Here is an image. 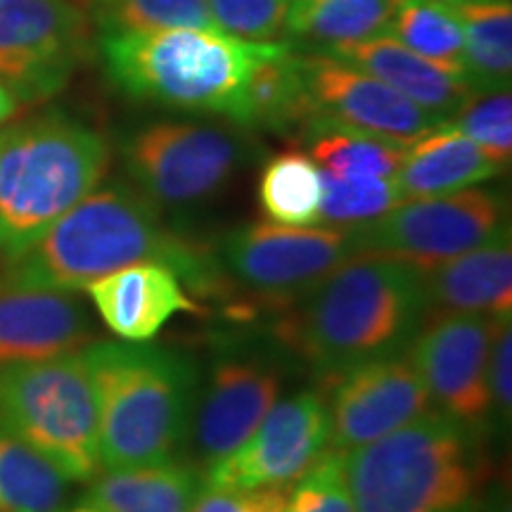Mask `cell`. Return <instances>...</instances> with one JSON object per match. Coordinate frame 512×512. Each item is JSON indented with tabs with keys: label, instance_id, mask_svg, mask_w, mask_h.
Wrapping results in <instances>:
<instances>
[{
	"label": "cell",
	"instance_id": "obj_17",
	"mask_svg": "<svg viewBox=\"0 0 512 512\" xmlns=\"http://www.w3.org/2000/svg\"><path fill=\"white\" fill-rule=\"evenodd\" d=\"M93 339V320L74 292L22 287L0 273V368L72 354Z\"/></svg>",
	"mask_w": 512,
	"mask_h": 512
},
{
	"label": "cell",
	"instance_id": "obj_15",
	"mask_svg": "<svg viewBox=\"0 0 512 512\" xmlns=\"http://www.w3.org/2000/svg\"><path fill=\"white\" fill-rule=\"evenodd\" d=\"M328 380L330 448L335 451L370 444L432 411L430 392L408 354L361 363Z\"/></svg>",
	"mask_w": 512,
	"mask_h": 512
},
{
	"label": "cell",
	"instance_id": "obj_2",
	"mask_svg": "<svg viewBox=\"0 0 512 512\" xmlns=\"http://www.w3.org/2000/svg\"><path fill=\"white\" fill-rule=\"evenodd\" d=\"M425 320V275L401 261L356 256L292 304L275 337L328 380L399 354Z\"/></svg>",
	"mask_w": 512,
	"mask_h": 512
},
{
	"label": "cell",
	"instance_id": "obj_36",
	"mask_svg": "<svg viewBox=\"0 0 512 512\" xmlns=\"http://www.w3.org/2000/svg\"><path fill=\"white\" fill-rule=\"evenodd\" d=\"M489 392L491 415L496 425L510 427L512 415V323L503 318L498 323L489 358Z\"/></svg>",
	"mask_w": 512,
	"mask_h": 512
},
{
	"label": "cell",
	"instance_id": "obj_28",
	"mask_svg": "<svg viewBox=\"0 0 512 512\" xmlns=\"http://www.w3.org/2000/svg\"><path fill=\"white\" fill-rule=\"evenodd\" d=\"M389 36L463 79V27L456 5L441 0H394Z\"/></svg>",
	"mask_w": 512,
	"mask_h": 512
},
{
	"label": "cell",
	"instance_id": "obj_20",
	"mask_svg": "<svg viewBox=\"0 0 512 512\" xmlns=\"http://www.w3.org/2000/svg\"><path fill=\"white\" fill-rule=\"evenodd\" d=\"M320 53H328L373 74L375 79L387 83L403 98L430 112L441 124L456 117V112L472 95V88L460 76L413 53L389 34L370 38V41L349 43V46L325 48Z\"/></svg>",
	"mask_w": 512,
	"mask_h": 512
},
{
	"label": "cell",
	"instance_id": "obj_12",
	"mask_svg": "<svg viewBox=\"0 0 512 512\" xmlns=\"http://www.w3.org/2000/svg\"><path fill=\"white\" fill-rule=\"evenodd\" d=\"M501 320L475 313L432 316L408 354L432 403L479 437L494 422L489 358Z\"/></svg>",
	"mask_w": 512,
	"mask_h": 512
},
{
	"label": "cell",
	"instance_id": "obj_16",
	"mask_svg": "<svg viewBox=\"0 0 512 512\" xmlns=\"http://www.w3.org/2000/svg\"><path fill=\"white\" fill-rule=\"evenodd\" d=\"M302 64L313 117H325L403 147L441 124L430 112L354 64L320 50L302 53Z\"/></svg>",
	"mask_w": 512,
	"mask_h": 512
},
{
	"label": "cell",
	"instance_id": "obj_8",
	"mask_svg": "<svg viewBox=\"0 0 512 512\" xmlns=\"http://www.w3.org/2000/svg\"><path fill=\"white\" fill-rule=\"evenodd\" d=\"M356 256L354 226L259 221L230 230L214 259L228 290L238 287L256 304L290 309Z\"/></svg>",
	"mask_w": 512,
	"mask_h": 512
},
{
	"label": "cell",
	"instance_id": "obj_19",
	"mask_svg": "<svg viewBox=\"0 0 512 512\" xmlns=\"http://www.w3.org/2000/svg\"><path fill=\"white\" fill-rule=\"evenodd\" d=\"M427 316L475 313L512 316V242L510 228L470 252L425 273Z\"/></svg>",
	"mask_w": 512,
	"mask_h": 512
},
{
	"label": "cell",
	"instance_id": "obj_5",
	"mask_svg": "<svg viewBox=\"0 0 512 512\" xmlns=\"http://www.w3.org/2000/svg\"><path fill=\"white\" fill-rule=\"evenodd\" d=\"M482 437L441 411L344 453L356 512H475Z\"/></svg>",
	"mask_w": 512,
	"mask_h": 512
},
{
	"label": "cell",
	"instance_id": "obj_9",
	"mask_svg": "<svg viewBox=\"0 0 512 512\" xmlns=\"http://www.w3.org/2000/svg\"><path fill=\"white\" fill-rule=\"evenodd\" d=\"M252 147L235 128L195 119H159L121 143V162L140 195L157 209L211 200L245 166Z\"/></svg>",
	"mask_w": 512,
	"mask_h": 512
},
{
	"label": "cell",
	"instance_id": "obj_18",
	"mask_svg": "<svg viewBox=\"0 0 512 512\" xmlns=\"http://www.w3.org/2000/svg\"><path fill=\"white\" fill-rule=\"evenodd\" d=\"M88 294L107 328L124 342H147L176 313H204L178 273L155 261L105 275L88 285Z\"/></svg>",
	"mask_w": 512,
	"mask_h": 512
},
{
	"label": "cell",
	"instance_id": "obj_33",
	"mask_svg": "<svg viewBox=\"0 0 512 512\" xmlns=\"http://www.w3.org/2000/svg\"><path fill=\"white\" fill-rule=\"evenodd\" d=\"M283 512H356L344 453L328 448L302 477L294 479Z\"/></svg>",
	"mask_w": 512,
	"mask_h": 512
},
{
	"label": "cell",
	"instance_id": "obj_37",
	"mask_svg": "<svg viewBox=\"0 0 512 512\" xmlns=\"http://www.w3.org/2000/svg\"><path fill=\"white\" fill-rule=\"evenodd\" d=\"M17 107H19V100L15 98V93H12L10 88L0 81V124H3V121H8L12 114L17 112Z\"/></svg>",
	"mask_w": 512,
	"mask_h": 512
},
{
	"label": "cell",
	"instance_id": "obj_14",
	"mask_svg": "<svg viewBox=\"0 0 512 512\" xmlns=\"http://www.w3.org/2000/svg\"><path fill=\"white\" fill-rule=\"evenodd\" d=\"M330 448L328 401L302 392L275 403L261 425L230 456L207 470V486L230 491L292 484Z\"/></svg>",
	"mask_w": 512,
	"mask_h": 512
},
{
	"label": "cell",
	"instance_id": "obj_11",
	"mask_svg": "<svg viewBox=\"0 0 512 512\" xmlns=\"http://www.w3.org/2000/svg\"><path fill=\"white\" fill-rule=\"evenodd\" d=\"M88 46V17L72 0H0V81L17 100L55 95Z\"/></svg>",
	"mask_w": 512,
	"mask_h": 512
},
{
	"label": "cell",
	"instance_id": "obj_24",
	"mask_svg": "<svg viewBox=\"0 0 512 512\" xmlns=\"http://www.w3.org/2000/svg\"><path fill=\"white\" fill-rule=\"evenodd\" d=\"M394 0H290L285 34L311 50L370 41L389 34Z\"/></svg>",
	"mask_w": 512,
	"mask_h": 512
},
{
	"label": "cell",
	"instance_id": "obj_1",
	"mask_svg": "<svg viewBox=\"0 0 512 512\" xmlns=\"http://www.w3.org/2000/svg\"><path fill=\"white\" fill-rule=\"evenodd\" d=\"M145 261L169 266L195 292H228L214 254L166 228L155 204L126 185H110L83 197L41 240L10 261L3 275L22 287L79 292L105 275Z\"/></svg>",
	"mask_w": 512,
	"mask_h": 512
},
{
	"label": "cell",
	"instance_id": "obj_22",
	"mask_svg": "<svg viewBox=\"0 0 512 512\" xmlns=\"http://www.w3.org/2000/svg\"><path fill=\"white\" fill-rule=\"evenodd\" d=\"M207 486L200 467L159 463L95 477L88 505L100 512H190Z\"/></svg>",
	"mask_w": 512,
	"mask_h": 512
},
{
	"label": "cell",
	"instance_id": "obj_30",
	"mask_svg": "<svg viewBox=\"0 0 512 512\" xmlns=\"http://www.w3.org/2000/svg\"><path fill=\"white\" fill-rule=\"evenodd\" d=\"M100 34L159 29H219L207 0H95Z\"/></svg>",
	"mask_w": 512,
	"mask_h": 512
},
{
	"label": "cell",
	"instance_id": "obj_4",
	"mask_svg": "<svg viewBox=\"0 0 512 512\" xmlns=\"http://www.w3.org/2000/svg\"><path fill=\"white\" fill-rule=\"evenodd\" d=\"M283 43H254L221 29L100 34L107 76L128 98L238 124L249 76Z\"/></svg>",
	"mask_w": 512,
	"mask_h": 512
},
{
	"label": "cell",
	"instance_id": "obj_35",
	"mask_svg": "<svg viewBox=\"0 0 512 512\" xmlns=\"http://www.w3.org/2000/svg\"><path fill=\"white\" fill-rule=\"evenodd\" d=\"M292 484L264 486V489L230 491L204 486L190 512H283Z\"/></svg>",
	"mask_w": 512,
	"mask_h": 512
},
{
	"label": "cell",
	"instance_id": "obj_32",
	"mask_svg": "<svg viewBox=\"0 0 512 512\" xmlns=\"http://www.w3.org/2000/svg\"><path fill=\"white\" fill-rule=\"evenodd\" d=\"M448 124L505 169L512 159V98L508 91L472 93Z\"/></svg>",
	"mask_w": 512,
	"mask_h": 512
},
{
	"label": "cell",
	"instance_id": "obj_34",
	"mask_svg": "<svg viewBox=\"0 0 512 512\" xmlns=\"http://www.w3.org/2000/svg\"><path fill=\"white\" fill-rule=\"evenodd\" d=\"M216 27L242 41L271 43L285 29L290 0H207Z\"/></svg>",
	"mask_w": 512,
	"mask_h": 512
},
{
	"label": "cell",
	"instance_id": "obj_26",
	"mask_svg": "<svg viewBox=\"0 0 512 512\" xmlns=\"http://www.w3.org/2000/svg\"><path fill=\"white\" fill-rule=\"evenodd\" d=\"M302 138L320 171L339 178H394L406 150L392 140L370 136L325 117L306 121Z\"/></svg>",
	"mask_w": 512,
	"mask_h": 512
},
{
	"label": "cell",
	"instance_id": "obj_13",
	"mask_svg": "<svg viewBox=\"0 0 512 512\" xmlns=\"http://www.w3.org/2000/svg\"><path fill=\"white\" fill-rule=\"evenodd\" d=\"M285 373L266 349H230L211 366L207 384L197 392L190 444L202 467L219 463L249 439L278 403Z\"/></svg>",
	"mask_w": 512,
	"mask_h": 512
},
{
	"label": "cell",
	"instance_id": "obj_27",
	"mask_svg": "<svg viewBox=\"0 0 512 512\" xmlns=\"http://www.w3.org/2000/svg\"><path fill=\"white\" fill-rule=\"evenodd\" d=\"M256 197L264 216L273 223L316 226L320 223L323 171L304 152H280L261 169Z\"/></svg>",
	"mask_w": 512,
	"mask_h": 512
},
{
	"label": "cell",
	"instance_id": "obj_10",
	"mask_svg": "<svg viewBox=\"0 0 512 512\" xmlns=\"http://www.w3.org/2000/svg\"><path fill=\"white\" fill-rule=\"evenodd\" d=\"M354 228L361 256L401 261L425 275L508 230V197L475 185L451 195L403 200L380 219Z\"/></svg>",
	"mask_w": 512,
	"mask_h": 512
},
{
	"label": "cell",
	"instance_id": "obj_39",
	"mask_svg": "<svg viewBox=\"0 0 512 512\" xmlns=\"http://www.w3.org/2000/svg\"><path fill=\"white\" fill-rule=\"evenodd\" d=\"M69 512H100V510H95L93 505H83V508H76V510H69Z\"/></svg>",
	"mask_w": 512,
	"mask_h": 512
},
{
	"label": "cell",
	"instance_id": "obj_25",
	"mask_svg": "<svg viewBox=\"0 0 512 512\" xmlns=\"http://www.w3.org/2000/svg\"><path fill=\"white\" fill-rule=\"evenodd\" d=\"M463 27V79L472 93L508 91L512 81V3L456 5Z\"/></svg>",
	"mask_w": 512,
	"mask_h": 512
},
{
	"label": "cell",
	"instance_id": "obj_38",
	"mask_svg": "<svg viewBox=\"0 0 512 512\" xmlns=\"http://www.w3.org/2000/svg\"><path fill=\"white\" fill-rule=\"evenodd\" d=\"M441 3H448V5H463V3H479V0H441Z\"/></svg>",
	"mask_w": 512,
	"mask_h": 512
},
{
	"label": "cell",
	"instance_id": "obj_29",
	"mask_svg": "<svg viewBox=\"0 0 512 512\" xmlns=\"http://www.w3.org/2000/svg\"><path fill=\"white\" fill-rule=\"evenodd\" d=\"M64 482L41 453L0 430V512H60Z\"/></svg>",
	"mask_w": 512,
	"mask_h": 512
},
{
	"label": "cell",
	"instance_id": "obj_40",
	"mask_svg": "<svg viewBox=\"0 0 512 512\" xmlns=\"http://www.w3.org/2000/svg\"><path fill=\"white\" fill-rule=\"evenodd\" d=\"M475 512H479V510H475ZM489 512H508V503H505V505H498L496 510H489Z\"/></svg>",
	"mask_w": 512,
	"mask_h": 512
},
{
	"label": "cell",
	"instance_id": "obj_23",
	"mask_svg": "<svg viewBox=\"0 0 512 512\" xmlns=\"http://www.w3.org/2000/svg\"><path fill=\"white\" fill-rule=\"evenodd\" d=\"M313 117L309 88L304 79L302 53L290 43L271 57H266L249 76L242 98L240 128H261L273 133H294Z\"/></svg>",
	"mask_w": 512,
	"mask_h": 512
},
{
	"label": "cell",
	"instance_id": "obj_21",
	"mask_svg": "<svg viewBox=\"0 0 512 512\" xmlns=\"http://www.w3.org/2000/svg\"><path fill=\"white\" fill-rule=\"evenodd\" d=\"M501 171L494 159L486 157L456 126L444 121L406 145L394 181L403 200H418L475 188Z\"/></svg>",
	"mask_w": 512,
	"mask_h": 512
},
{
	"label": "cell",
	"instance_id": "obj_7",
	"mask_svg": "<svg viewBox=\"0 0 512 512\" xmlns=\"http://www.w3.org/2000/svg\"><path fill=\"white\" fill-rule=\"evenodd\" d=\"M0 430L67 482H93L102 470L98 406L81 351L0 368Z\"/></svg>",
	"mask_w": 512,
	"mask_h": 512
},
{
	"label": "cell",
	"instance_id": "obj_31",
	"mask_svg": "<svg viewBox=\"0 0 512 512\" xmlns=\"http://www.w3.org/2000/svg\"><path fill=\"white\" fill-rule=\"evenodd\" d=\"M401 202L403 195L394 178H339L323 171L320 221L330 226H363Z\"/></svg>",
	"mask_w": 512,
	"mask_h": 512
},
{
	"label": "cell",
	"instance_id": "obj_3",
	"mask_svg": "<svg viewBox=\"0 0 512 512\" xmlns=\"http://www.w3.org/2000/svg\"><path fill=\"white\" fill-rule=\"evenodd\" d=\"M98 406L107 470L171 463L190 444L197 403L195 363L147 342L93 339L81 349Z\"/></svg>",
	"mask_w": 512,
	"mask_h": 512
},
{
	"label": "cell",
	"instance_id": "obj_6",
	"mask_svg": "<svg viewBox=\"0 0 512 512\" xmlns=\"http://www.w3.org/2000/svg\"><path fill=\"white\" fill-rule=\"evenodd\" d=\"M110 164L107 140L64 114L0 133V254L15 261L98 188Z\"/></svg>",
	"mask_w": 512,
	"mask_h": 512
}]
</instances>
